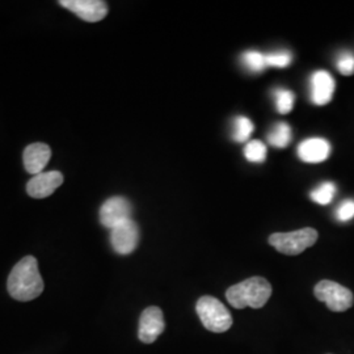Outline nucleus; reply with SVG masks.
<instances>
[{"mask_svg": "<svg viewBox=\"0 0 354 354\" xmlns=\"http://www.w3.org/2000/svg\"><path fill=\"white\" fill-rule=\"evenodd\" d=\"M7 288L13 299L20 302L33 301L42 294L45 286L38 270L36 257L26 256L13 266L8 276Z\"/></svg>", "mask_w": 354, "mask_h": 354, "instance_id": "1", "label": "nucleus"}, {"mask_svg": "<svg viewBox=\"0 0 354 354\" xmlns=\"http://www.w3.org/2000/svg\"><path fill=\"white\" fill-rule=\"evenodd\" d=\"M272 295L270 283L263 277H251L228 288L226 299L232 307L241 310L245 307L261 308Z\"/></svg>", "mask_w": 354, "mask_h": 354, "instance_id": "2", "label": "nucleus"}, {"mask_svg": "<svg viewBox=\"0 0 354 354\" xmlns=\"http://www.w3.org/2000/svg\"><path fill=\"white\" fill-rule=\"evenodd\" d=\"M196 311L203 327L210 332L222 333L232 326V317L230 311L225 304L214 297L206 295L200 298L196 304Z\"/></svg>", "mask_w": 354, "mask_h": 354, "instance_id": "3", "label": "nucleus"}, {"mask_svg": "<svg viewBox=\"0 0 354 354\" xmlns=\"http://www.w3.org/2000/svg\"><path fill=\"white\" fill-rule=\"evenodd\" d=\"M317 231L311 227L302 228L292 232H277L269 236V244L279 252L295 256L304 252L317 241Z\"/></svg>", "mask_w": 354, "mask_h": 354, "instance_id": "4", "label": "nucleus"}, {"mask_svg": "<svg viewBox=\"0 0 354 354\" xmlns=\"http://www.w3.org/2000/svg\"><path fill=\"white\" fill-rule=\"evenodd\" d=\"M317 299L333 313H344L354 304L353 292L337 282L323 279L314 289Z\"/></svg>", "mask_w": 354, "mask_h": 354, "instance_id": "5", "label": "nucleus"}, {"mask_svg": "<svg viewBox=\"0 0 354 354\" xmlns=\"http://www.w3.org/2000/svg\"><path fill=\"white\" fill-rule=\"evenodd\" d=\"M131 212L133 207L127 198L121 196L111 197L100 207V222L104 227L113 230L118 225L131 219Z\"/></svg>", "mask_w": 354, "mask_h": 354, "instance_id": "6", "label": "nucleus"}, {"mask_svg": "<svg viewBox=\"0 0 354 354\" xmlns=\"http://www.w3.org/2000/svg\"><path fill=\"white\" fill-rule=\"evenodd\" d=\"M140 243V228L138 225L129 219L111 230V244L114 252L118 254H130L136 251Z\"/></svg>", "mask_w": 354, "mask_h": 354, "instance_id": "7", "label": "nucleus"}, {"mask_svg": "<svg viewBox=\"0 0 354 354\" xmlns=\"http://www.w3.org/2000/svg\"><path fill=\"white\" fill-rule=\"evenodd\" d=\"M165 323L163 311L159 307H147L140 317L138 337L145 344H152L163 332Z\"/></svg>", "mask_w": 354, "mask_h": 354, "instance_id": "8", "label": "nucleus"}, {"mask_svg": "<svg viewBox=\"0 0 354 354\" xmlns=\"http://www.w3.org/2000/svg\"><path fill=\"white\" fill-rule=\"evenodd\" d=\"M59 4L88 23L102 21L108 15V4L102 0H61Z\"/></svg>", "mask_w": 354, "mask_h": 354, "instance_id": "9", "label": "nucleus"}, {"mask_svg": "<svg viewBox=\"0 0 354 354\" xmlns=\"http://www.w3.org/2000/svg\"><path fill=\"white\" fill-rule=\"evenodd\" d=\"M64 180L59 171L42 172L28 181L26 192L33 198H46L64 184Z\"/></svg>", "mask_w": 354, "mask_h": 354, "instance_id": "10", "label": "nucleus"}, {"mask_svg": "<svg viewBox=\"0 0 354 354\" xmlns=\"http://www.w3.org/2000/svg\"><path fill=\"white\" fill-rule=\"evenodd\" d=\"M335 88V79L328 71L319 70L310 77V97L315 105H326L330 102Z\"/></svg>", "mask_w": 354, "mask_h": 354, "instance_id": "11", "label": "nucleus"}, {"mask_svg": "<svg viewBox=\"0 0 354 354\" xmlns=\"http://www.w3.org/2000/svg\"><path fill=\"white\" fill-rule=\"evenodd\" d=\"M297 153L304 163H322L330 155V143L324 138H308L299 143Z\"/></svg>", "mask_w": 354, "mask_h": 354, "instance_id": "12", "label": "nucleus"}, {"mask_svg": "<svg viewBox=\"0 0 354 354\" xmlns=\"http://www.w3.org/2000/svg\"><path fill=\"white\" fill-rule=\"evenodd\" d=\"M51 149L45 143H32L24 150L23 160L26 172L32 175L42 174V169L49 163Z\"/></svg>", "mask_w": 354, "mask_h": 354, "instance_id": "13", "label": "nucleus"}, {"mask_svg": "<svg viewBox=\"0 0 354 354\" xmlns=\"http://www.w3.org/2000/svg\"><path fill=\"white\" fill-rule=\"evenodd\" d=\"M291 140H292V131L286 122H277L268 133V142L277 149L288 147L290 145Z\"/></svg>", "mask_w": 354, "mask_h": 354, "instance_id": "14", "label": "nucleus"}, {"mask_svg": "<svg viewBox=\"0 0 354 354\" xmlns=\"http://www.w3.org/2000/svg\"><path fill=\"white\" fill-rule=\"evenodd\" d=\"M253 130H254V125L252 121L247 117L243 115H238L232 120V133L231 137L232 140L238 143H243L251 138Z\"/></svg>", "mask_w": 354, "mask_h": 354, "instance_id": "15", "label": "nucleus"}, {"mask_svg": "<svg viewBox=\"0 0 354 354\" xmlns=\"http://www.w3.org/2000/svg\"><path fill=\"white\" fill-rule=\"evenodd\" d=\"M241 64L252 74H260L266 70V54L257 50H248L243 53Z\"/></svg>", "mask_w": 354, "mask_h": 354, "instance_id": "16", "label": "nucleus"}, {"mask_svg": "<svg viewBox=\"0 0 354 354\" xmlns=\"http://www.w3.org/2000/svg\"><path fill=\"white\" fill-rule=\"evenodd\" d=\"M273 99L276 109L281 114L290 113L294 108L295 95L288 88H276L273 91Z\"/></svg>", "mask_w": 354, "mask_h": 354, "instance_id": "17", "label": "nucleus"}, {"mask_svg": "<svg viewBox=\"0 0 354 354\" xmlns=\"http://www.w3.org/2000/svg\"><path fill=\"white\" fill-rule=\"evenodd\" d=\"M336 192H337L336 185L333 183L327 181V183H322L319 187L313 190L310 193V197H311V200L314 203L324 206V205H328V203H332V200L336 196Z\"/></svg>", "mask_w": 354, "mask_h": 354, "instance_id": "18", "label": "nucleus"}, {"mask_svg": "<svg viewBox=\"0 0 354 354\" xmlns=\"http://www.w3.org/2000/svg\"><path fill=\"white\" fill-rule=\"evenodd\" d=\"M244 156L251 163H264L266 159V146L261 140H250L244 147Z\"/></svg>", "mask_w": 354, "mask_h": 354, "instance_id": "19", "label": "nucleus"}, {"mask_svg": "<svg viewBox=\"0 0 354 354\" xmlns=\"http://www.w3.org/2000/svg\"><path fill=\"white\" fill-rule=\"evenodd\" d=\"M266 66L269 67H279V68H285L290 66L292 61V55L289 50L274 51L266 54Z\"/></svg>", "mask_w": 354, "mask_h": 354, "instance_id": "20", "label": "nucleus"}, {"mask_svg": "<svg viewBox=\"0 0 354 354\" xmlns=\"http://www.w3.org/2000/svg\"><path fill=\"white\" fill-rule=\"evenodd\" d=\"M336 67L340 71V74L345 76H351L354 74V54L351 51H342L337 55Z\"/></svg>", "mask_w": 354, "mask_h": 354, "instance_id": "21", "label": "nucleus"}, {"mask_svg": "<svg viewBox=\"0 0 354 354\" xmlns=\"http://www.w3.org/2000/svg\"><path fill=\"white\" fill-rule=\"evenodd\" d=\"M354 218V200L342 201L336 209V219L339 222H349Z\"/></svg>", "mask_w": 354, "mask_h": 354, "instance_id": "22", "label": "nucleus"}]
</instances>
